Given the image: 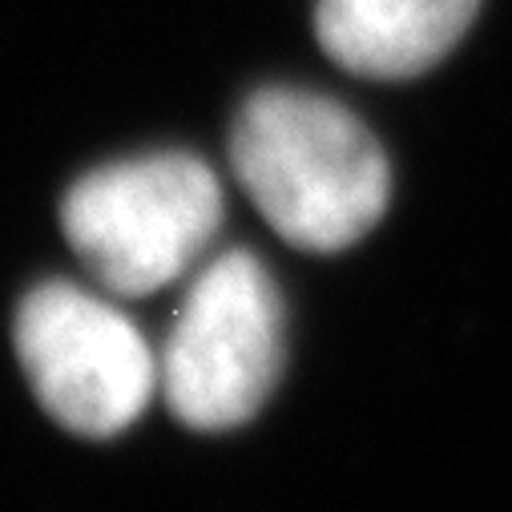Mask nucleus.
Masks as SVG:
<instances>
[{
    "instance_id": "obj_1",
    "label": "nucleus",
    "mask_w": 512,
    "mask_h": 512,
    "mask_svg": "<svg viewBox=\"0 0 512 512\" xmlns=\"http://www.w3.org/2000/svg\"><path fill=\"white\" fill-rule=\"evenodd\" d=\"M230 166L263 218L315 254L371 234L392 198V166L367 125L303 89H259L242 105Z\"/></svg>"
},
{
    "instance_id": "obj_2",
    "label": "nucleus",
    "mask_w": 512,
    "mask_h": 512,
    "mask_svg": "<svg viewBox=\"0 0 512 512\" xmlns=\"http://www.w3.org/2000/svg\"><path fill=\"white\" fill-rule=\"evenodd\" d=\"M61 226L89 275L125 299L178 283L222 226V186L190 154H154L85 174Z\"/></svg>"
},
{
    "instance_id": "obj_3",
    "label": "nucleus",
    "mask_w": 512,
    "mask_h": 512,
    "mask_svg": "<svg viewBox=\"0 0 512 512\" xmlns=\"http://www.w3.org/2000/svg\"><path fill=\"white\" fill-rule=\"evenodd\" d=\"M283 371V299L250 250L198 271L158 359V388L194 432H230L263 412Z\"/></svg>"
},
{
    "instance_id": "obj_4",
    "label": "nucleus",
    "mask_w": 512,
    "mask_h": 512,
    "mask_svg": "<svg viewBox=\"0 0 512 512\" xmlns=\"http://www.w3.org/2000/svg\"><path fill=\"white\" fill-rule=\"evenodd\" d=\"M17 355L41 408L85 440L138 424L158 388V359L142 331L69 283H45L21 303Z\"/></svg>"
},
{
    "instance_id": "obj_5",
    "label": "nucleus",
    "mask_w": 512,
    "mask_h": 512,
    "mask_svg": "<svg viewBox=\"0 0 512 512\" xmlns=\"http://www.w3.org/2000/svg\"><path fill=\"white\" fill-rule=\"evenodd\" d=\"M476 9L480 0H319L315 33L335 65L400 81L448 57Z\"/></svg>"
}]
</instances>
